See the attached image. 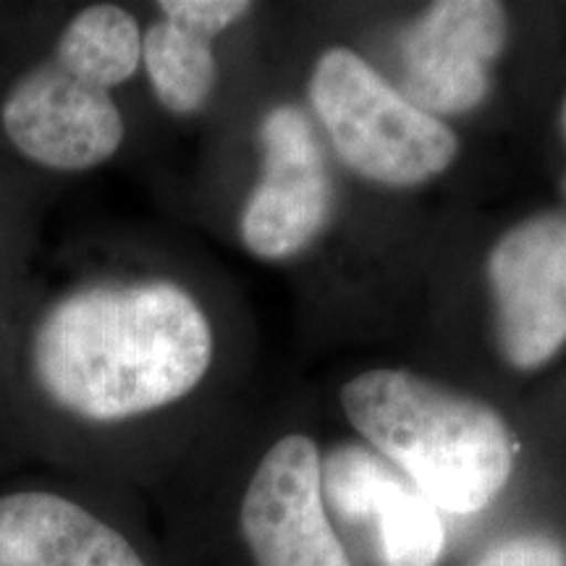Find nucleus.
Returning <instances> with one entry per match:
<instances>
[{
  "label": "nucleus",
  "instance_id": "f257e3e1",
  "mask_svg": "<svg viewBox=\"0 0 566 566\" xmlns=\"http://www.w3.org/2000/svg\"><path fill=\"white\" fill-rule=\"evenodd\" d=\"M212 331L174 283L95 286L55 304L34 336V373L55 405L87 420L137 417L195 391Z\"/></svg>",
  "mask_w": 566,
  "mask_h": 566
},
{
  "label": "nucleus",
  "instance_id": "f03ea898",
  "mask_svg": "<svg viewBox=\"0 0 566 566\" xmlns=\"http://www.w3.org/2000/svg\"><path fill=\"white\" fill-rule=\"evenodd\" d=\"M354 428L405 470L436 509L475 514L514 470L512 430L488 405L405 370H370L342 388Z\"/></svg>",
  "mask_w": 566,
  "mask_h": 566
},
{
  "label": "nucleus",
  "instance_id": "7ed1b4c3",
  "mask_svg": "<svg viewBox=\"0 0 566 566\" xmlns=\"http://www.w3.org/2000/svg\"><path fill=\"white\" fill-rule=\"evenodd\" d=\"M310 97L338 158L365 179L417 187L454 160V132L346 48L321 55Z\"/></svg>",
  "mask_w": 566,
  "mask_h": 566
},
{
  "label": "nucleus",
  "instance_id": "20e7f679",
  "mask_svg": "<svg viewBox=\"0 0 566 566\" xmlns=\"http://www.w3.org/2000/svg\"><path fill=\"white\" fill-rule=\"evenodd\" d=\"M239 522L254 566H352L325 514L321 454L307 436L281 438L263 457Z\"/></svg>",
  "mask_w": 566,
  "mask_h": 566
},
{
  "label": "nucleus",
  "instance_id": "39448f33",
  "mask_svg": "<svg viewBox=\"0 0 566 566\" xmlns=\"http://www.w3.org/2000/svg\"><path fill=\"white\" fill-rule=\"evenodd\" d=\"M499 344L520 370L546 365L566 342V216L520 223L488 260Z\"/></svg>",
  "mask_w": 566,
  "mask_h": 566
},
{
  "label": "nucleus",
  "instance_id": "423d86ee",
  "mask_svg": "<svg viewBox=\"0 0 566 566\" xmlns=\"http://www.w3.org/2000/svg\"><path fill=\"white\" fill-rule=\"evenodd\" d=\"M11 145L53 171H87L116 155L124 118L105 90H95L53 61L13 84L3 103Z\"/></svg>",
  "mask_w": 566,
  "mask_h": 566
},
{
  "label": "nucleus",
  "instance_id": "0eeeda50",
  "mask_svg": "<svg viewBox=\"0 0 566 566\" xmlns=\"http://www.w3.org/2000/svg\"><path fill=\"white\" fill-rule=\"evenodd\" d=\"M263 179L247 202L242 239L265 260L292 258L317 237L331 208V181L313 126L296 108H275L260 129Z\"/></svg>",
  "mask_w": 566,
  "mask_h": 566
},
{
  "label": "nucleus",
  "instance_id": "6e6552de",
  "mask_svg": "<svg viewBox=\"0 0 566 566\" xmlns=\"http://www.w3.org/2000/svg\"><path fill=\"white\" fill-rule=\"evenodd\" d=\"M506 13L491 0L436 3L405 40L409 101L424 113H467L483 103L488 69L504 51Z\"/></svg>",
  "mask_w": 566,
  "mask_h": 566
},
{
  "label": "nucleus",
  "instance_id": "1a4fd4ad",
  "mask_svg": "<svg viewBox=\"0 0 566 566\" xmlns=\"http://www.w3.org/2000/svg\"><path fill=\"white\" fill-rule=\"evenodd\" d=\"M328 493L349 520L378 527L386 566H436L443 551L438 509L363 449H338L325 472Z\"/></svg>",
  "mask_w": 566,
  "mask_h": 566
},
{
  "label": "nucleus",
  "instance_id": "9d476101",
  "mask_svg": "<svg viewBox=\"0 0 566 566\" xmlns=\"http://www.w3.org/2000/svg\"><path fill=\"white\" fill-rule=\"evenodd\" d=\"M0 566H145L111 525L55 493L0 499Z\"/></svg>",
  "mask_w": 566,
  "mask_h": 566
},
{
  "label": "nucleus",
  "instance_id": "9b49d317",
  "mask_svg": "<svg viewBox=\"0 0 566 566\" xmlns=\"http://www.w3.org/2000/svg\"><path fill=\"white\" fill-rule=\"evenodd\" d=\"M142 61L137 19L118 6H90L76 13L55 45L53 63L95 90L132 80Z\"/></svg>",
  "mask_w": 566,
  "mask_h": 566
},
{
  "label": "nucleus",
  "instance_id": "f8f14e48",
  "mask_svg": "<svg viewBox=\"0 0 566 566\" xmlns=\"http://www.w3.org/2000/svg\"><path fill=\"white\" fill-rule=\"evenodd\" d=\"M142 61L155 95L171 113L189 116L210 101L218 63L208 34L163 17L142 34Z\"/></svg>",
  "mask_w": 566,
  "mask_h": 566
},
{
  "label": "nucleus",
  "instance_id": "ddd939ff",
  "mask_svg": "<svg viewBox=\"0 0 566 566\" xmlns=\"http://www.w3.org/2000/svg\"><path fill=\"white\" fill-rule=\"evenodd\" d=\"M158 9L166 19L192 27L216 40L223 30L247 17L252 11V3H244V0H163Z\"/></svg>",
  "mask_w": 566,
  "mask_h": 566
},
{
  "label": "nucleus",
  "instance_id": "4468645a",
  "mask_svg": "<svg viewBox=\"0 0 566 566\" xmlns=\"http://www.w3.org/2000/svg\"><path fill=\"white\" fill-rule=\"evenodd\" d=\"M475 566H566V558L548 537L525 535L499 543Z\"/></svg>",
  "mask_w": 566,
  "mask_h": 566
},
{
  "label": "nucleus",
  "instance_id": "2eb2a0df",
  "mask_svg": "<svg viewBox=\"0 0 566 566\" xmlns=\"http://www.w3.org/2000/svg\"><path fill=\"white\" fill-rule=\"evenodd\" d=\"M562 122H564V132H566V101H564V111H562Z\"/></svg>",
  "mask_w": 566,
  "mask_h": 566
}]
</instances>
